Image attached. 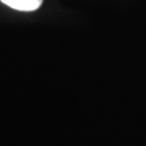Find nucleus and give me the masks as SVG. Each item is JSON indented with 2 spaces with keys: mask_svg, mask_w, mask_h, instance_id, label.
<instances>
[{
  "mask_svg": "<svg viewBox=\"0 0 146 146\" xmlns=\"http://www.w3.org/2000/svg\"><path fill=\"white\" fill-rule=\"evenodd\" d=\"M0 1L18 11H35L41 7L43 0H0Z\"/></svg>",
  "mask_w": 146,
  "mask_h": 146,
  "instance_id": "obj_1",
  "label": "nucleus"
}]
</instances>
